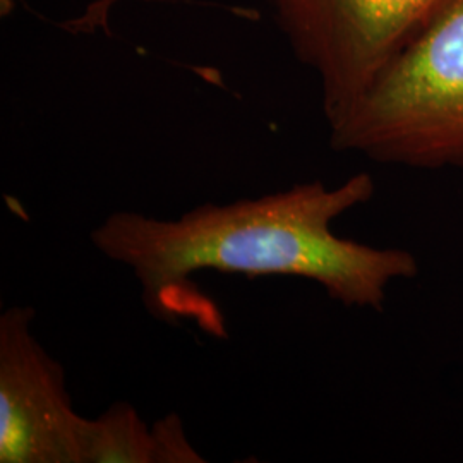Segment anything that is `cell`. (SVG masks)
I'll return each instance as SVG.
<instances>
[{
	"mask_svg": "<svg viewBox=\"0 0 463 463\" xmlns=\"http://www.w3.org/2000/svg\"><path fill=\"white\" fill-rule=\"evenodd\" d=\"M374 193V177L359 172L336 187L294 184L260 198L204 203L172 220L118 210L90 241L133 271L145 307L168 321L179 315V294L185 296L191 275L206 269L315 281L345 307L381 313L390 287L419 275V260L407 249L374 248L331 229Z\"/></svg>",
	"mask_w": 463,
	"mask_h": 463,
	"instance_id": "1",
	"label": "cell"
},
{
	"mask_svg": "<svg viewBox=\"0 0 463 463\" xmlns=\"http://www.w3.org/2000/svg\"><path fill=\"white\" fill-rule=\"evenodd\" d=\"M177 414L148 426L128 402L84 420L81 463H203Z\"/></svg>",
	"mask_w": 463,
	"mask_h": 463,
	"instance_id": "5",
	"label": "cell"
},
{
	"mask_svg": "<svg viewBox=\"0 0 463 463\" xmlns=\"http://www.w3.org/2000/svg\"><path fill=\"white\" fill-rule=\"evenodd\" d=\"M451 0H268L298 62L321 86L326 120L361 99Z\"/></svg>",
	"mask_w": 463,
	"mask_h": 463,
	"instance_id": "3",
	"label": "cell"
},
{
	"mask_svg": "<svg viewBox=\"0 0 463 463\" xmlns=\"http://www.w3.org/2000/svg\"><path fill=\"white\" fill-rule=\"evenodd\" d=\"M32 306L0 315V463H81L86 417L33 333Z\"/></svg>",
	"mask_w": 463,
	"mask_h": 463,
	"instance_id": "4",
	"label": "cell"
},
{
	"mask_svg": "<svg viewBox=\"0 0 463 463\" xmlns=\"http://www.w3.org/2000/svg\"><path fill=\"white\" fill-rule=\"evenodd\" d=\"M328 126L336 151L386 165L463 170V0H451Z\"/></svg>",
	"mask_w": 463,
	"mask_h": 463,
	"instance_id": "2",
	"label": "cell"
}]
</instances>
